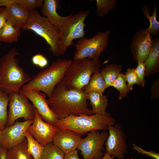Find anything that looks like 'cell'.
I'll return each mask as SVG.
<instances>
[{"label":"cell","mask_w":159,"mask_h":159,"mask_svg":"<svg viewBox=\"0 0 159 159\" xmlns=\"http://www.w3.org/2000/svg\"><path fill=\"white\" fill-rule=\"evenodd\" d=\"M16 0H0V7L4 6L6 7L16 3Z\"/></svg>","instance_id":"39"},{"label":"cell","mask_w":159,"mask_h":159,"mask_svg":"<svg viewBox=\"0 0 159 159\" xmlns=\"http://www.w3.org/2000/svg\"><path fill=\"white\" fill-rule=\"evenodd\" d=\"M97 13L102 17L108 14L109 11L115 9L117 5L116 0H96Z\"/></svg>","instance_id":"29"},{"label":"cell","mask_w":159,"mask_h":159,"mask_svg":"<svg viewBox=\"0 0 159 159\" xmlns=\"http://www.w3.org/2000/svg\"><path fill=\"white\" fill-rule=\"evenodd\" d=\"M151 99H157L159 97V79L158 78L153 82L151 87Z\"/></svg>","instance_id":"36"},{"label":"cell","mask_w":159,"mask_h":159,"mask_svg":"<svg viewBox=\"0 0 159 159\" xmlns=\"http://www.w3.org/2000/svg\"><path fill=\"white\" fill-rule=\"evenodd\" d=\"M98 159H116L115 158L114 156H111L108 153L106 152L103 156L101 158Z\"/></svg>","instance_id":"41"},{"label":"cell","mask_w":159,"mask_h":159,"mask_svg":"<svg viewBox=\"0 0 159 159\" xmlns=\"http://www.w3.org/2000/svg\"><path fill=\"white\" fill-rule=\"evenodd\" d=\"M88 100L90 102L93 114L105 115L108 100L106 95L98 92H91L87 93Z\"/></svg>","instance_id":"20"},{"label":"cell","mask_w":159,"mask_h":159,"mask_svg":"<svg viewBox=\"0 0 159 159\" xmlns=\"http://www.w3.org/2000/svg\"><path fill=\"white\" fill-rule=\"evenodd\" d=\"M64 159H80L78 155L77 150H75L65 154Z\"/></svg>","instance_id":"37"},{"label":"cell","mask_w":159,"mask_h":159,"mask_svg":"<svg viewBox=\"0 0 159 159\" xmlns=\"http://www.w3.org/2000/svg\"><path fill=\"white\" fill-rule=\"evenodd\" d=\"M137 63V66L135 69V71L138 77L140 85L143 87L145 86V62H140Z\"/></svg>","instance_id":"33"},{"label":"cell","mask_w":159,"mask_h":159,"mask_svg":"<svg viewBox=\"0 0 159 159\" xmlns=\"http://www.w3.org/2000/svg\"><path fill=\"white\" fill-rule=\"evenodd\" d=\"M33 120H17L13 125L6 127L2 130L0 146L8 150L22 142L26 138L25 134Z\"/></svg>","instance_id":"15"},{"label":"cell","mask_w":159,"mask_h":159,"mask_svg":"<svg viewBox=\"0 0 159 159\" xmlns=\"http://www.w3.org/2000/svg\"><path fill=\"white\" fill-rule=\"evenodd\" d=\"M124 74L126 80L127 82L128 88L130 91L132 90L134 85L137 84L140 85L135 69L132 68L128 69Z\"/></svg>","instance_id":"32"},{"label":"cell","mask_w":159,"mask_h":159,"mask_svg":"<svg viewBox=\"0 0 159 159\" xmlns=\"http://www.w3.org/2000/svg\"><path fill=\"white\" fill-rule=\"evenodd\" d=\"M108 135L105 145L106 152L117 159H124L128 153L127 145L125 132L119 124L107 127Z\"/></svg>","instance_id":"11"},{"label":"cell","mask_w":159,"mask_h":159,"mask_svg":"<svg viewBox=\"0 0 159 159\" xmlns=\"http://www.w3.org/2000/svg\"><path fill=\"white\" fill-rule=\"evenodd\" d=\"M21 29L14 27L7 21L0 31V42L9 43L18 41L20 35Z\"/></svg>","instance_id":"25"},{"label":"cell","mask_w":159,"mask_h":159,"mask_svg":"<svg viewBox=\"0 0 159 159\" xmlns=\"http://www.w3.org/2000/svg\"><path fill=\"white\" fill-rule=\"evenodd\" d=\"M35 117L27 131L41 145L45 146L52 142L53 138L59 129L46 122L41 118L35 108Z\"/></svg>","instance_id":"13"},{"label":"cell","mask_w":159,"mask_h":159,"mask_svg":"<svg viewBox=\"0 0 159 159\" xmlns=\"http://www.w3.org/2000/svg\"><path fill=\"white\" fill-rule=\"evenodd\" d=\"M4 9L7 21L16 28L22 29L29 19V12L16 3L6 7Z\"/></svg>","instance_id":"17"},{"label":"cell","mask_w":159,"mask_h":159,"mask_svg":"<svg viewBox=\"0 0 159 159\" xmlns=\"http://www.w3.org/2000/svg\"><path fill=\"white\" fill-rule=\"evenodd\" d=\"M107 88L106 83L101 73L98 72L93 74L88 84L82 90L86 93L93 91L103 93Z\"/></svg>","instance_id":"23"},{"label":"cell","mask_w":159,"mask_h":159,"mask_svg":"<svg viewBox=\"0 0 159 159\" xmlns=\"http://www.w3.org/2000/svg\"><path fill=\"white\" fill-rule=\"evenodd\" d=\"M72 60L59 59L34 75L22 90L34 89L42 91L48 97L63 77Z\"/></svg>","instance_id":"4"},{"label":"cell","mask_w":159,"mask_h":159,"mask_svg":"<svg viewBox=\"0 0 159 159\" xmlns=\"http://www.w3.org/2000/svg\"><path fill=\"white\" fill-rule=\"evenodd\" d=\"M25 136L27 140V149L34 159H41L44 146L35 140L27 131Z\"/></svg>","instance_id":"26"},{"label":"cell","mask_w":159,"mask_h":159,"mask_svg":"<svg viewBox=\"0 0 159 159\" xmlns=\"http://www.w3.org/2000/svg\"><path fill=\"white\" fill-rule=\"evenodd\" d=\"M153 42L151 35L145 29L138 30L133 36L130 46L133 60L137 63L145 62L152 49Z\"/></svg>","instance_id":"14"},{"label":"cell","mask_w":159,"mask_h":159,"mask_svg":"<svg viewBox=\"0 0 159 159\" xmlns=\"http://www.w3.org/2000/svg\"><path fill=\"white\" fill-rule=\"evenodd\" d=\"M126 82L125 74L121 73L111 86L119 91L120 100L126 97L130 91Z\"/></svg>","instance_id":"30"},{"label":"cell","mask_w":159,"mask_h":159,"mask_svg":"<svg viewBox=\"0 0 159 159\" xmlns=\"http://www.w3.org/2000/svg\"><path fill=\"white\" fill-rule=\"evenodd\" d=\"M7 21L4 9L0 11V31Z\"/></svg>","instance_id":"38"},{"label":"cell","mask_w":159,"mask_h":159,"mask_svg":"<svg viewBox=\"0 0 159 159\" xmlns=\"http://www.w3.org/2000/svg\"><path fill=\"white\" fill-rule=\"evenodd\" d=\"M41 9V13L49 21L59 29L70 15L63 16L57 12V1L55 0H44Z\"/></svg>","instance_id":"18"},{"label":"cell","mask_w":159,"mask_h":159,"mask_svg":"<svg viewBox=\"0 0 159 159\" xmlns=\"http://www.w3.org/2000/svg\"><path fill=\"white\" fill-rule=\"evenodd\" d=\"M145 77L159 72V38L153 39L152 49L145 62Z\"/></svg>","instance_id":"19"},{"label":"cell","mask_w":159,"mask_h":159,"mask_svg":"<svg viewBox=\"0 0 159 159\" xmlns=\"http://www.w3.org/2000/svg\"><path fill=\"white\" fill-rule=\"evenodd\" d=\"M8 150L0 146V159H6V155Z\"/></svg>","instance_id":"40"},{"label":"cell","mask_w":159,"mask_h":159,"mask_svg":"<svg viewBox=\"0 0 159 159\" xmlns=\"http://www.w3.org/2000/svg\"><path fill=\"white\" fill-rule=\"evenodd\" d=\"M122 66L116 64H107L102 67L100 72L106 83L107 87H111L121 73Z\"/></svg>","instance_id":"24"},{"label":"cell","mask_w":159,"mask_h":159,"mask_svg":"<svg viewBox=\"0 0 159 159\" xmlns=\"http://www.w3.org/2000/svg\"><path fill=\"white\" fill-rule=\"evenodd\" d=\"M19 92L31 101L44 121L56 126L58 119L50 108L45 93L34 89H21Z\"/></svg>","instance_id":"12"},{"label":"cell","mask_w":159,"mask_h":159,"mask_svg":"<svg viewBox=\"0 0 159 159\" xmlns=\"http://www.w3.org/2000/svg\"><path fill=\"white\" fill-rule=\"evenodd\" d=\"M133 148L139 153L144 154L154 159H159V153L153 151H145L142 148L136 145L134 143L132 144Z\"/></svg>","instance_id":"35"},{"label":"cell","mask_w":159,"mask_h":159,"mask_svg":"<svg viewBox=\"0 0 159 159\" xmlns=\"http://www.w3.org/2000/svg\"><path fill=\"white\" fill-rule=\"evenodd\" d=\"M116 122L114 118L107 112L105 115L94 114L70 115L58 119L56 126L60 129L72 130L82 136L88 132L107 130L110 125Z\"/></svg>","instance_id":"3"},{"label":"cell","mask_w":159,"mask_h":159,"mask_svg":"<svg viewBox=\"0 0 159 159\" xmlns=\"http://www.w3.org/2000/svg\"><path fill=\"white\" fill-rule=\"evenodd\" d=\"M108 135L107 130L89 132L86 137L81 139L77 148L81 151L83 159H98L104 154V145Z\"/></svg>","instance_id":"10"},{"label":"cell","mask_w":159,"mask_h":159,"mask_svg":"<svg viewBox=\"0 0 159 159\" xmlns=\"http://www.w3.org/2000/svg\"><path fill=\"white\" fill-rule=\"evenodd\" d=\"M6 159H34L27 149L25 138L22 142L8 150Z\"/></svg>","instance_id":"21"},{"label":"cell","mask_w":159,"mask_h":159,"mask_svg":"<svg viewBox=\"0 0 159 159\" xmlns=\"http://www.w3.org/2000/svg\"><path fill=\"white\" fill-rule=\"evenodd\" d=\"M126 159H134L133 158H127Z\"/></svg>","instance_id":"44"},{"label":"cell","mask_w":159,"mask_h":159,"mask_svg":"<svg viewBox=\"0 0 159 159\" xmlns=\"http://www.w3.org/2000/svg\"><path fill=\"white\" fill-rule=\"evenodd\" d=\"M32 61L34 64L43 68L48 64L47 58L41 54H37L34 55L32 58Z\"/></svg>","instance_id":"34"},{"label":"cell","mask_w":159,"mask_h":159,"mask_svg":"<svg viewBox=\"0 0 159 159\" xmlns=\"http://www.w3.org/2000/svg\"><path fill=\"white\" fill-rule=\"evenodd\" d=\"M2 133V130H0V145H1V140Z\"/></svg>","instance_id":"42"},{"label":"cell","mask_w":159,"mask_h":159,"mask_svg":"<svg viewBox=\"0 0 159 159\" xmlns=\"http://www.w3.org/2000/svg\"><path fill=\"white\" fill-rule=\"evenodd\" d=\"M65 154L52 142L45 145L41 159H64Z\"/></svg>","instance_id":"28"},{"label":"cell","mask_w":159,"mask_h":159,"mask_svg":"<svg viewBox=\"0 0 159 159\" xmlns=\"http://www.w3.org/2000/svg\"><path fill=\"white\" fill-rule=\"evenodd\" d=\"M19 53L15 48L0 58V90L8 95L19 92L24 84L32 78L19 66L16 56Z\"/></svg>","instance_id":"2"},{"label":"cell","mask_w":159,"mask_h":159,"mask_svg":"<svg viewBox=\"0 0 159 159\" xmlns=\"http://www.w3.org/2000/svg\"><path fill=\"white\" fill-rule=\"evenodd\" d=\"M22 29L30 30L42 37L49 45V49L54 56L60 55L57 43L59 29L52 24L36 9L29 12V19Z\"/></svg>","instance_id":"7"},{"label":"cell","mask_w":159,"mask_h":159,"mask_svg":"<svg viewBox=\"0 0 159 159\" xmlns=\"http://www.w3.org/2000/svg\"><path fill=\"white\" fill-rule=\"evenodd\" d=\"M43 1L42 0H16V3L30 12L37 8L42 7Z\"/></svg>","instance_id":"31"},{"label":"cell","mask_w":159,"mask_h":159,"mask_svg":"<svg viewBox=\"0 0 159 159\" xmlns=\"http://www.w3.org/2000/svg\"><path fill=\"white\" fill-rule=\"evenodd\" d=\"M154 10L152 14L150 15V10L148 6L145 4L144 7L142 6L141 11L145 16L147 18L150 22V26L146 30L150 34L157 37L159 34V22L156 18L157 14L158 11V8L156 5L153 4Z\"/></svg>","instance_id":"22"},{"label":"cell","mask_w":159,"mask_h":159,"mask_svg":"<svg viewBox=\"0 0 159 159\" xmlns=\"http://www.w3.org/2000/svg\"><path fill=\"white\" fill-rule=\"evenodd\" d=\"M110 30L99 32L92 37L80 39L75 45L73 59L88 58L99 60L101 53L108 47Z\"/></svg>","instance_id":"8"},{"label":"cell","mask_w":159,"mask_h":159,"mask_svg":"<svg viewBox=\"0 0 159 159\" xmlns=\"http://www.w3.org/2000/svg\"><path fill=\"white\" fill-rule=\"evenodd\" d=\"M82 136L67 129H60L54 135L52 142L65 154L77 148Z\"/></svg>","instance_id":"16"},{"label":"cell","mask_w":159,"mask_h":159,"mask_svg":"<svg viewBox=\"0 0 159 159\" xmlns=\"http://www.w3.org/2000/svg\"><path fill=\"white\" fill-rule=\"evenodd\" d=\"M9 96V111L6 127L13 125L20 118H23L24 121L34 120L35 108L28 99L19 92H12Z\"/></svg>","instance_id":"9"},{"label":"cell","mask_w":159,"mask_h":159,"mask_svg":"<svg viewBox=\"0 0 159 159\" xmlns=\"http://www.w3.org/2000/svg\"><path fill=\"white\" fill-rule=\"evenodd\" d=\"M100 63L99 60L88 58L72 60L58 84L67 89H82L92 74L100 72Z\"/></svg>","instance_id":"5"},{"label":"cell","mask_w":159,"mask_h":159,"mask_svg":"<svg viewBox=\"0 0 159 159\" xmlns=\"http://www.w3.org/2000/svg\"><path fill=\"white\" fill-rule=\"evenodd\" d=\"M3 9V8H0V11H1ZM1 44V42H0V45Z\"/></svg>","instance_id":"43"},{"label":"cell","mask_w":159,"mask_h":159,"mask_svg":"<svg viewBox=\"0 0 159 159\" xmlns=\"http://www.w3.org/2000/svg\"><path fill=\"white\" fill-rule=\"evenodd\" d=\"M87 95L82 89H67L57 85L48 104L58 119L70 115L93 114L88 107Z\"/></svg>","instance_id":"1"},{"label":"cell","mask_w":159,"mask_h":159,"mask_svg":"<svg viewBox=\"0 0 159 159\" xmlns=\"http://www.w3.org/2000/svg\"><path fill=\"white\" fill-rule=\"evenodd\" d=\"M9 97L0 90V130H3L6 126L8 115L7 107Z\"/></svg>","instance_id":"27"},{"label":"cell","mask_w":159,"mask_h":159,"mask_svg":"<svg viewBox=\"0 0 159 159\" xmlns=\"http://www.w3.org/2000/svg\"><path fill=\"white\" fill-rule=\"evenodd\" d=\"M85 10L70 15L59 30L57 45L60 55L64 54L68 47L74 44V39L84 38L85 21L90 13Z\"/></svg>","instance_id":"6"}]
</instances>
